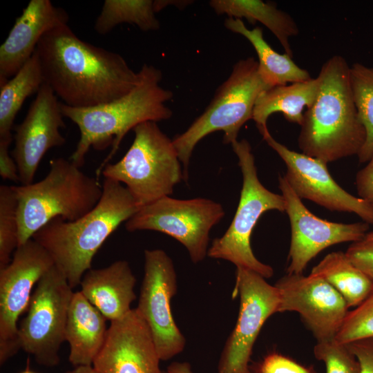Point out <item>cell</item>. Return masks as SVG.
Listing matches in <instances>:
<instances>
[{"instance_id":"obj_18","label":"cell","mask_w":373,"mask_h":373,"mask_svg":"<svg viewBox=\"0 0 373 373\" xmlns=\"http://www.w3.org/2000/svg\"><path fill=\"white\" fill-rule=\"evenodd\" d=\"M150 329L137 308L111 322L93 367L97 373H163Z\"/></svg>"},{"instance_id":"obj_38","label":"cell","mask_w":373,"mask_h":373,"mask_svg":"<svg viewBox=\"0 0 373 373\" xmlns=\"http://www.w3.org/2000/svg\"><path fill=\"white\" fill-rule=\"evenodd\" d=\"M77 373H97L93 365L79 366L75 368Z\"/></svg>"},{"instance_id":"obj_30","label":"cell","mask_w":373,"mask_h":373,"mask_svg":"<svg viewBox=\"0 0 373 373\" xmlns=\"http://www.w3.org/2000/svg\"><path fill=\"white\" fill-rule=\"evenodd\" d=\"M373 338V292L353 310L349 311L335 340L341 343Z\"/></svg>"},{"instance_id":"obj_4","label":"cell","mask_w":373,"mask_h":373,"mask_svg":"<svg viewBox=\"0 0 373 373\" xmlns=\"http://www.w3.org/2000/svg\"><path fill=\"white\" fill-rule=\"evenodd\" d=\"M140 208L124 184L104 178L102 197L93 210L74 221L55 218L32 238L46 250L73 289L91 269L106 240Z\"/></svg>"},{"instance_id":"obj_14","label":"cell","mask_w":373,"mask_h":373,"mask_svg":"<svg viewBox=\"0 0 373 373\" xmlns=\"http://www.w3.org/2000/svg\"><path fill=\"white\" fill-rule=\"evenodd\" d=\"M278 182L291 225L287 274H302L314 258L332 245L355 242L365 238L368 223L345 224L323 220L307 209L284 176H279Z\"/></svg>"},{"instance_id":"obj_35","label":"cell","mask_w":373,"mask_h":373,"mask_svg":"<svg viewBox=\"0 0 373 373\" xmlns=\"http://www.w3.org/2000/svg\"><path fill=\"white\" fill-rule=\"evenodd\" d=\"M12 140H0V175L3 180L20 182L18 168L9 147Z\"/></svg>"},{"instance_id":"obj_31","label":"cell","mask_w":373,"mask_h":373,"mask_svg":"<svg viewBox=\"0 0 373 373\" xmlns=\"http://www.w3.org/2000/svg\"><path fill=\"white\" fill-rule=\"evenodd\" d=\"M316 358L324 363L326 373H358L359 365L347 344L334 339L317 341L314 347Z\"/></svg>"},{"instance_id":"obj_16","label":"cell","mask_w":373,"mask_h":373,"mask_svg":"<svg viewBox=\"0 0 373 373\" xmlns=\"http://www.w3.org/2000/svg\"><path fill=\"white\" fill-rule=\"evenodd\" d=\"M275 286L280 295L278 313L298 312L317 341L335 338L349 307L330 284L311 274H287Z\"/></svg>"},{"instance_id":"obj_8","label":"cell","mask_w":373,"mask_h":373,"mask_svg":"<svg viewBox=\"0 0 373 373\" xmlns=\"http://www.w3.org/2000/svg\"><path fill=\"white\" fill-rule=\"evenodd\" d=\"M238 158L242 186L234 217L226 232L214 239L207 256L231 262L236 267L247 269L265 278L274 274L273 268L260 262L254 254L251 236L260 216L269 210L285 211L283 195L265 188L258 179L254 156L249 142L236 140L231 144Z\"/></svg>"},{"instance_id":"obj_26","label":"cell","mask_w":373,"mask_h":373,"mask_svg":"<svg viewBox=\"0 0 373 373\" xmlns=\"http://www.w3.org/2000/svg\"><path fill=\"white\" fill-rule=\"evenodd\" d=\"M44 84L36 51L21 69L0 86V140H12L11 131L15 117L30 95L37 93Z\"/></svg>"},{"instance_id":"obj_33","label":"cell","mask_w":373,"mask_h":373,"mask_svg":"<svg viewBox=\"0 0 373 373\" xmlns=\"http://www.w3.org/2000/svg\"><path fill=\"white\" fill-rule=\"evenodd\" d=\"M350 260L373 280V240L353 242L345 252Z\"/></svg>"},{"instance_id":"obj_15","label":"cell","mask_w":373,"mask_h":373,"mask_svg":"<svg viewBox=\"0 0 373 373\" xmlns=\"http://www.w3.org/2000/svg\"><path fill=\"white\" fill-rule=\"evenodd\" d=\"M260 133L285 162L287 171L284 177L300 199L309 200L332 211L356 213L364 222L373 224V207L341 187L325 162L290 150L276 141L267 128Z\"/></svg>"},{"instance_id":"obj_19","label":"cell","mask_w":373,"mask_h":373,"mask_svg":"<svg viewBox=\"0 0 373 373\" xmlns=\"http://www.w3.org/2000/svg\"><path fill=\"white\" fill-rule=\"evenodd\" d=\"M68 20L67 12L50 1L31 0L0 46V86L15 75L32 57L46 32L68 24Z\"/></svg>"},{"instance_id":"obj_29","label":"cell","mask_w":373,"mask_h":373,"mask_svg":"<svg viewBox=\"0 0 373 373\" xmlns=\"http://www.w3.org/2000/svg\"><path fill=\"white\" fill-rule=\"evenodd\" d=\"M18 203L12 186H0V269L7 266L19 245Z\"/></svg>"},{"instance_id":"obj_34","label":"cell","mask_w":373,"mask_h":373,"mask_svg":"<svg viewBox=\"0 0 373 373\" xmlns=\"http://www.w3.org/2000/svg\"><path fill=\"white\" fill-rule=\"evenodd\" d=\"M347 345L358 361V373H373V338L357 340Z\"/></svg>"},{"instance_id":"obj_2","label":"cell","mask_w":373,"mask_h":373,"mask_svg":"<svg viewBox=\"0 0 373 373\" xmlns=\"http://www.w3.org/2000/svg\"><path fill=\"white\" fill-rule=\"evenodd\" d=\"M139 73L140 81L135 88L112 102L89 108L60 104L63 116L79 130V140L70 158L76 166L84 165L91 147L104 150L111 146V152L96 171L99 176L130 130L145 122H157L171 117L173 112L166 103L173 97V93L160 86L161 70L144 64Z\"/></svg>"},{"instance_id":"obj_7","label":"cell","mask_w":373,"mask_h":373,"mask_svg":"<svg viewBox=\"0 0 373 373\" xmlns=\"http://www.w3.org/2000/svg\"><path fill=\"white\" fill-rule=\"evenodd\" d=\"M133 142L120 160L107 164L104 178L124 184L141 207L173 193L184 180L178 152L155 122H145L133 129Z\"/></svg>"},{"instance_id":"obj_11","label":"cell","mask_w":373,"mask_h":373,"mask_svg":"<svg viewBox=\"0 0 373 373\" xmlns=\"http://www.w3.org/2000/svg\"><path fill=\"white\" fill-rule=\"evenodd\" d=\"M233 294L240 296V309L222 352L218 373H251L254 345L265 321L278 313L280 295L277 287L263 276L242 267H236Z\"/></svg>"},{"instance_id":"obj_27","label":"cell","mask_w":373,"mask_h":373,"mask_svg":"<svg viewBox=\"0 0 373 373\" xmlns=\"http://www.w3.org/2000/svg\"><path fill=\"white\" fill-rule=\"evenodd\" d=\"M155 13L153 0H105L94 28L105 35L117 25L128 23L142 31H155L160 26Z\"/></svg>"},{"instance_id":"obj_21","label":"cell","mask_w":373,"mask_h":373,"mask_svg":"<svg viewBox=\"0 0 373 373\" xmlns=\"http://www.w3.org/2000/svg\"><path fill=\"white\" fill-rule=\"evenodd\" d=\"M107 319L81 293L74 292L66 326L68 360L75 367L93 365L106 339Z\"/></svg>"},{"instance_id":"obj_6","label":"cell","mask_w":373,"mask_h":373,"mask_svg":"<svg viewBox=\"0 0 373 373\" xmlns=\"http://www.w3.org/2000/svg\"><path fill=\"white\" fill-rule=\"evenodd\" d=\"M271 88L262 79L254 57L236 62L229 77L218 87L204 111L173 143L183 167L184 180L189 177L190 160L197 144L209 134L222 131L223 142L238 140L241 127L252 119L259 95Z\"/></svg>"},{"instance_id":"obj_17","label":"cell","mask_w":373,"mask_h":373,"mask_svg":"<svg viewBox=\"0 0 373 373\" xmlns=\"http://www.w3.org/2000/svg\"><path fill=\"white\" fill-rule=\"evenodd\" d=\"M57 97L46 84L37 93L23 122L15 128L11 155L20 182L32 184L38 166L46 152L66 142L60 129L65 126Z\"/></svg>"},{"instance_id":"obj_32","label":"cell","mask_w":373,"mask_h":373,"mask_svg":"<svg viewBox=\"0 0 373 373\" xmlns=\"http://www.w3.org/2000/svg\"><path fill=\"white\" fill-rule=\"evenodd\" d=\"M249 370L251 373H316L313 367L302 365L276 352L249 365Z\"/></svg>"},{"instance_id":"obj_12","label":"cell","mask_w":373,"mask_h":373,"mask_svg":"<svg viewBox=\"0 0 373 373\" xmlns=\"http://www.w3.org/2000/svg\"><path fill=\"white\" fill-rule=\"evenodd\" d=\"M55 265L46 250L32 238L18 246L10 263L0 269V364L21 349L19 316L28 308L33 287Z\"/></svg>"},{"instance_id":"obj_1","label":"cell","mask_w":373,"mask_h":373,"mask_svg":"<svg viewBox=\"0 0 373 373\" xmlns=\"http://www.w3.org/2000/svg\"><path fill=\"white\" fill-rule=\"evenodd\" d=\"M44 83L63 104L89 108L123 97L140 81L119 54L80 39L66 25L53 28L36 50Z\"/></svg>"},{"instance_id":"obj_5","label":"cell","mask_w":373,"mask_h":373,"mask_svg":"<svg viewBox=\"0 0 373 373\" xmlns=\"http://www.w3.org/2000/svg\"><path fill=\"white\" fill-rule=\"evenodd\" d=\"M12 187L18 203V246L55 218L74 221L85 216L102 195L97 179L63 157L50 160L49 172L40 181Z\"/></svg>"},{"instance_id":"obj_13","label":"cell","mask_w":373,"mask_h":373,"mask_svg":"<svg viewBox=\"0 0 373 373\" xmlns=\"http://www.w3.org/2000/svg\"><path fill=\"white\" fill-rule=\"evenodd\" d=\"M171 258L162 249L144 251V275L136 307L147 324L161 361L181 353L186 339L172 316L171 300L177 292Z\"/></svg>"},{"instance_id":"obj_39","label":"cell","mask_w":373,"mask_h":373,"mask_svg":"<svg viewBox=\"0 0 373 373\" xmlns=\"http://www.w3.org/2000/svg\"><path fill=\"white\" fill-rule=\"evenodd\" d=\"M363 239L367 240H373V231L367 232Z\"/></svg>"},{"instance_id":"obj_10","label":"cell","mask_w":373,"mask_h":373,"mask_svg":"<svg viewBox=\"0 0 373 373\" xmlns=\"http://www.w3.org/2000/svg\"><path fill=\"white\" fill-rule=\"evenodd\" d=\"M74 292L65 276L54 265L39 280L28 314L19 326L21 349L41 365L59 363V349L65 339L68 313Z\"/></svg>"},{"instance_id":"obj_22","label":"cell","mask_w":373,"mask_h":373,"mask_svg":"<svg viewBox=\"0 0 373 373\" xmlns=\"http://www.w3.org/2000/svg\"><path fill=\"white\" fill-rule=\"evenodd\" d=\"M317 77L278 85L264 90L255 104L252 119L259 131L267 128V121L273 113L280 112L286 120L301 125L303 110L309 108L318 93Z\"/></svg>"},{"instance_id":"obj_36","label":"cell","mask_w":373,"mask_h":373,"mask_svg":"<svg viewBox=\"0 0 373 373\" xmlns=\"http://www.w3.org/2000/svg\"><path fill=\"white\" fill-rule=\"evenodd\" d=\"M368 162V164L358 172L356 185L359 198L373 207V155Z\"/></svg>"},{"instance_id":"obj_40","label":"cell","mask_w":373,"mask_h":373,"mask_svg":"<svg viewBox=\"0 0 373 373\" xmlns=\"http://www.w3.org/2000/svg\"><path fill=\"white\" fill-rule=\"evenodd\" d=\"M20 373H37V372H33V371H32L31 370H30L28 368H26L25 370H23V372H21Z\"/></svg>"},{"instance_id":"obj_25","label":"cell","mask_w":373,"mask_h":373,"mask_svg":"<svg viewBox=\"0 0 373 373\" xmlns=\"http://www.w3.org/2000/svg\"><path fill=\"white\" fill-rule=\"evenodd\" d=\"M310 274L330 284L343 296L349 308L357 307L373 292V280L342 251L326 255Z\"/></svg>"},{"instance_id":"obj_24","label":"cell","mask_w":373,"mask_h":373,"mask_svg":"<svg viewBox=\"0 0 373 373\" xmlns=\"http://www.w3.org/2000/svg\"><path fill=\"white\" fill-rule=\"evenodd\" d=\"M209 5L218 15L245 18L254 25L257 21L263 24L276 36L285 53L293 57L289 39L296 36L299 29L292 17L275 3L260 0H212Z\"/></svg>"},{"instance_id":"obj_41","label":"cell","mask_w":373,"mask_h":373,"mask_svg":"<svg viewBox=\"0 0 373 373\" xmlns=\"http://www.w3.org/2000/svg\"><path fill=\"white\" fill-rule=\"evenodd\" d=\"M65 373H77V371L74 369L73 370H71V371H68Z\"/></svg>"},{"instance_id":"obj_28","label":"cell","mask_w":373,"mask_h":373,"mask_svg":"<svg viewBox=\"0 0 373 373\" xmlns=\"http://www.w3.org/2000/svg\"><path fill=\"white\" fill-rule=\"evenodd\" d=\"M350 77L354 104L366 134L357 155L363 163L373 155V68L355 63L350 67Z\"/></svg>"},{"instance_id":"obj_42","label":"cell","mask_w":373,"mask_h":373,"mask_svg":"<svg viewBox=\"0 0 373 373\" xmlns=\"http://www.w3.org/2000/svg\"><path fill=\"white\" fill-rule=\"evenodd\" d=\"M163 373H167V372H163Z\"/></svg>"},{"instance_id":"obj_23","label":"cell","mask_w":373,"mask_h":373,"mask_svg":"<svg viewBox=\"0 0 373 373\" xmlns=\"http://www.w3.org/2000/svg\"><path fill=\"white\" fill-rule=\"evenodd\" d=\"M229 30L245 37L254 48L258 58V71L270 87L311 79L309 73L299 67L287 54L275 51L265 40L260 27L249 29L242 19L229 17L224 21Z\"/></svg>"},{"instance_id":"obj_20","label":"cell","mask_w":373,"mask_h":373,"mask_svg":"<svg viewBox=\"0 0 373 373\" xmlns=\"http://www.w3.org/2000/svg\"><path fill=\"white\" fill-rule=\"evenodd\" d=\"M136 278L126 260H117L100 269H90L84 275L81 293L110 322L124 317L136 298Z\"/></svg>"},{"instance_id":"obj_3","label":"cell","mask_w":373,"mask_h":373,"mask_svg":"<svg viewBox=\"0 0 373 373\" xmlns=\"http://www.w3.org/2000/svg\"><path fill=\"white\" fill-rule=\"evenodd\" d=\"M350 69L340 55L323 64L317 76L318 93L300 125L299 149L326 164L358 155L365 140V130L353 98Z\"/></svg>"},{"instance_id":"obj_37","label":"cell","mask_w":373,"mask_h":373,"mask_svg":"<svg viewBox=\"0 0 373 373\" xmlns=\"http://www.w3.org/2000/svg\"><path fill=\"white\" fill-rule=\"evenodd\" d=\"M167 373H193L187 362H173L167 367Z\"/></svg>"},{"instance_id":"obj_9","label":"cell","mask_w":373,"mask_h":373,"mask_svg":"<svg viewBox=\"0 0 373 373\" xmlns=\"http://www.w3.org/2000/svg\"><path fill=\"white\" fill-rule=\"evenodd\" d=\"M224 215L222 204L208 198L165 196L141 207L125 222V227L130 232L155 231L173 238L197 264L207 256L210 231Z\"/></svg>"}]
</instances>
